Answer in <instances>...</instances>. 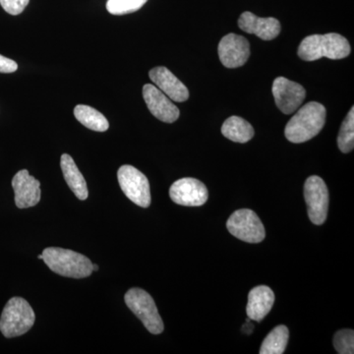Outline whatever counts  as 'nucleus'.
<instances>
[{"mask_svg":"<svg viewBox=\"0 0 354 354\" xmlns=\"http://www.w3.org/2000/svg\"><path fill=\"white\" fill-rule=\"evenodd\" d=\"M337 146L342 153H346L351 152L354 148V108L344 118L342 122L341 130H339V136H337Z\"/></svg>","mask_w":354,"mask_h":354,"instance_id":"412c9836","label":"nucleus"},{"mask_svg":"<svg viewBox=\"0 0 354 354\" xmlns=\"http://www.w3.org/2000/svg\"><path fill=\"white\" fill-rule=\"evenodd\" d=\"M221 133L225 138L236 143H246L254 136L252 125L239 116L227 118L221 127Z\"/></svg>","mask_w":354,"mask_h":354,"instance_id":"a211bd4d","label":"nucleus"},{"mask_svg":"<svg viewBox=\"0 0 354 354\" xmlns=\"http://www.w3.org/2000/svg\"><path fill=\"white\" fill-rule=\"evenodd\" d=\"M149 76L156 87L160 88L171 101L183 102L187 101L189 97L186 86L165 67H156L151 70Z\"/></svg>","mask_w":354,"mask_h":354,"instance_id":"4468645a","label":"nucleus"},{"mask_svg":"<svg viewBox=\"0 0 354 354\" xmlns=\"http://www.w3.org/2000/svg\"><path fill=\"white\" fill-rule=\"evenodd\" d=\"M41 255L46 265L59 276L84 279L94 272L93 263L88 258L69 249L48 247L44 249Z\"/></svg>","mask_w":354,"mask_h":354,"instance_id":"7ed1b4c3","label":"nucleus"},{"mask_svg":"<svg viewBox=\"0 0 354 354\" xmlns=\"http://www.w3.org/2000/svg\"><path fill=\"white\" fill-rule=\"evenodd\" d=\"M30 0H0L2 8L10 15H19L29 4Z\"/></svg>","mask_w":354,"mask_h":354,"instance_id":"b1692460","label":"nucleus"},{"mask_svg":"<svg viewBox=\"0 0 354 354\" xmlns=\"http://www.w3.org/2000/svg\"><path fill=\"white\" fill-rule=\"evenodd\" d=\"M38 258H39V259L43 260V255H39Z\"/></svg>","mask_w":354,"mask_h":354,"instance_id":"bb28decb","label":"nucleus"},{"mask_svg":"<svg viewBox=\"0 0 354 354\" xmlns=\"http://www.w3.org/2000/svg\"><path fill=\"white\" fill-rule=\"evenodd\" d=\"M274 302V291L269 286H256L249 292L246 307L247 316L251 320L261 322L271 311Z\"/></svg>","mask_w":354,"mask_h":354,"instance_id":"dca6fc26","label":"nucleus"},{"mask_svg":"<svg viewBox=\"0 0 354 354\" xmlns=\"http://www.w3.org/2000/svg\"><path fill=\"white\" fill-rule=\"evenodd\" d=\"M36 321L31 305L22 297H13L7 302L1 318L0 330L6 337H16L26 334Z\"/></svg>","mask_w":354,"mask_h":354,"instance_id":"20e7f679","label":"nucleus"},{"mask_svg":"<svg viewBox=\"0 0 354 354\" xmlns=\"http://www.w3.org/2000/svg\"><path fill=\"white\" fill-rule=\"evenodd\" d=\"M272 95L277 106L281 113H295L305 100V88L298 83L288 80L285 77H278L272 83Z\"/></svg>","mask_w":354,"mask_h":354,"instance_id":"1a4fd4ad","label":"nucleus"},{"mask_svg":"<svg viewBox=\"0 0 354 354\" xmlns=\"http://www.w3.org/2000/svg\"><path fill=\"white\" fill-rule=\"evenodd\" d=\"M325 106L319 102L304 104L286 124L285 134L291 143L309 141L318 135L326 122Z\"/></svg>","mask_w":354,"mask_h":354,"instance_id":"f257e3e1","label":"nucleus"},{"mask_svg":"<svg viewBox=\"0 0 354 354\" xmlns=\"http://www.w3.org/2000/svg\"><path fill=\"white\" fill-rule=\"evenodd\" d=\"M118 183L130 201L142 208L151 205V188L148 178L132 165H122L118 172Z\"/></svg>","mask_w":354,"mask_h":354,"instance_id":"0eeeda50","label":"nucleus"},{"mask_svg":"<svg viewBox=\"0 0 354 354\" xmlns=\"http://www.w3.org/2000/svg\"><path fill=\"white\" fill-rule=\"evenodd\" d=\"M125 304L131 310L146 329L153 335H160L164 332V322L158 314L157 306L152 297L141 288H131L125 295Z\"/></svg>","mask_w":354,"mask_h":354,"instance_id":"39448f33","label":"nucleus"},{"mask_svg":"<svg viewBox=\"0 0 354 354\" xmlns=\"http://www.w3.org/2000/svg\"><path fill=\"white\" fill-rule=\"evenodd\" d=\"M74 115L81 124L93 131L104 132L109 129L108 120L92 106L78 104L74 109Z\"/></svg>","mask_w":354,"mask_h":354,"instance_id":"6ab92c4d","label":"nucleus"},{"mask_svg":"<svg viewBox=\"0 0 354 354\" xmlns=\"http://www.w3.org/2000/svg\"><path fill=\"white\" fill-rule=\"evenodd\" d=\"M288 337H290V332H288V327L283 325L277 326L263 341L260 353L281 354L285 353Z\"/></svg>","mask_w":354,"mask_h":354,"instance_id":"aec40b11","label":"nucleus"},{"mask_svg":"<svg viewBox=\"0 0 354 354\" xmlns=\"http://www.w3.org/2000/svg\"><path fill=\"white\" fill-rule=\"evenodd\" d=\"M334 346L339 354L354 353V332L353 330H341L335 333Z\"/></svg>","mask_w":354,"mask_h":354,"instance_id":"5701e85b","label":"nucleus"},{"mask_svg":"<svg viewBox=\"0 0 354 354\" xmlns=\"http://www.w3.org/2000/svg\"><path fill=\"white\" fill-rule=\"evenodd\" d=\"M239 26L242 31L256 35L264 41H272L281 32V23L276 18H261L248 11L241 14Z\"/></svg>","mask_w":354,"mask_h":354,"instance_id":"2eb2a0df","label":"nucleus"},{"mask_svg":"<svg viewBox=\"0 0 354 354\" xmlns=\"http://www.w3.org/2000/svg\"><path fill=\"white\" fill-rule=\"evenodd\" d=\"M143 97L149 111L158 120L172 123L178 120V108L156 86L146 84L143 87Z\"/></svg>","mask_w":354,"mask_h":354,"instance_id":"f8f14e48","label":"nucleus"},{"mask_svg":"<svg viewBox=\"0 0 354 354\" xmlns=\"http://www.w3.org/2000/svg\"><path fill=\"white\" fill-rule=\"evenodd\" d=\"M227 227L230 234L248 243H260L266 237L264 225L252 209L235 211L228 218Z\"/></svg>","mask_w":354,"mask_h":354,"instance_id":"423d86ee","label":"nucleus"},{"mask_svg":"<svg viewBox=\"0 0 354 354\" xmlns=\"http://www.w3.org/2000/svg\"><path fill=\"white\" fill-rule=\"evenodd\" d=\"M99 270V267L97 265L93 264V271H97Z\"/></svg>","mask_w":354,"mask_h":354,"instance_id":"a878e982","label":"nucleus"},{"mask_svg":"<svg viewBox=\"0 0 354 354\" xmlns=\"http://www.w3.org/2000/svg\"><path fill=\"white\" fill-rule=\"evenodd\" d=\"M12 187L15 193V204L19 209L36 206L41 200V183L22 169L14 176Z\"/></svg>","mask_w":354,"mask_h":354,"instance_id":"ddd939ff","label":"nucleus"},{"mask_svg":"<svg viewBox=\"0 0 354 354\" xmlns=\"http://www.w3.org/2000/svg\"><path fill=\"white\" fill-rule=\"evenodd\" d=\"M60 167L64 172L65 181L75 194V196L80 200H86L88 198V192L87 183L85 178L79 171L78 167L74 162L73 158L70 157L68 153H64L60 158Z\"/></svg>","mask_w":354,"mask_h":354,"instance_id":"f3484780","label":"nucleus"},{"mask_svg":"<svg viewBox=\"0 0 354 354\" xmlns=\"http://www.w3.org/2000/svg\"><path fill=\"white\" fill-rule=\"evenodd\" d=\"M304 197L310 221L314 225H323L329 209V191L325 181L317 176L308 177L304 185Z\"/></svg>","mask_w":354,"mask_h":354,"instance_id":"6e6552de","label":"nucleus"},{"mask_svg":"<svg viewBox=\"0 0 354 354\" xmlns=\"http://www.w3.org/2000/svg\"><path fill=\"white\" fill-rule=\"evenodd\" d=\"M348 39L337 32L306 37L298 48V57L305 62H315L322 57L342 59L351 53Z\"/></svg>","mask_w":354,"mask_h":354,"instance_id":"f03ea898","label":"nucleus"},{"mask_svg":"<svg viewBox=\"0 0 354 354\" xmlns=\"http://www.w3.org/2000/svg\"><path fill=\"white\" fill-rule=\"evenodd\" d=\"M148 0H108L106 9L113 15H125L136 12Z\"/></svg>","mask_w":354,"mask_h":354,"instance_id":"4be33fe9","label":"nucleus"},{"mask_svg":"<svg viewBox=\"0 0 354 354\" xmlns=\"http://www.w3.org/2000/svg\"><path fill=\"white\" fill-rule=\"evenodd\" d=\"M218 57L227 68L243 66L250 57V46L244 37L228 34L218 44Z\"/></svg>","mask_w":354,"mask_h":354,"instance_id":"9b49d317","label":"nucleus"},{"mask_svg":"<svg viewBox=\"0 0 354 354\" xmlns=\"http://www.w3.org/2000/svg\"><path fill=\"white\" fill-rule=\"evenodd\" d=\"M18 69V65L10 58L0 55V73H13Z\"/></svg>","mask_w":354,"mask_h":354,"instance_id":"393cba45","label":"nucleus"},{"mask_svg":"<svg viewBox=\"0 0 354 354\" xmlns=\"http://www.w3.org/2000/svg\"><path fill=\"white\" fill-rule=\"evenodd\" d=\"M169 196L177 205L186 207H200L209 197L206 185L198 179L181 178L172 184Z\"/></svg>","mask_w":354,"mask_h":354,"instance_id":"9d476101","label":"nucleus"}]
</instances>
